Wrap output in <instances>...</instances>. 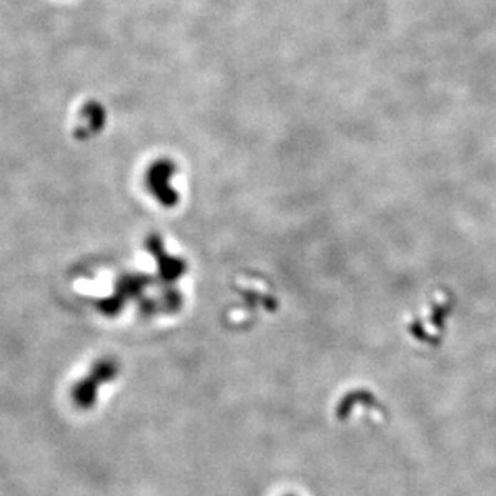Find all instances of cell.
Returning a JSON list of instances; mask_svg holds the SVG:
<instances>
[{"instance_id": "6da1fadb", "label": "cell", "mask_w": 496, "mask_h": 496, "mask_svg": "<svg viewBox=\"0 0 496 496\" xmlns=\"http://www.w3.org/2000/svg\"><path fill=\"white\" fill-rule=\"evenodd\" d=\"M116 373L115 363L110 360H102L98 361L93 369L91 370V374L87 375L86 380H81L79 385L74 390V398H76L78 405L81 406H89L92 405L93 397L97 395V387L103 382L110 380L113 375Z\"/></svg>"}, {"instance_id": "7a4b0ae2", "label": "cell", "mask_w": 496, "mask_h": 496, "mask_svg": "<svg viewBox=\"0 0 496 496\" xmlns=\"http://www.w3.org/2000/svg\"><path fill=\"white\" fill-rule=\"evenodd\" d=\"M84 115L87 118V121H89L91 134L97 133L98 129H102V126L105 124V111L102 110V106L97 103H89L87 105V108L84 110Z\"/></svg>"}]
</instances>
